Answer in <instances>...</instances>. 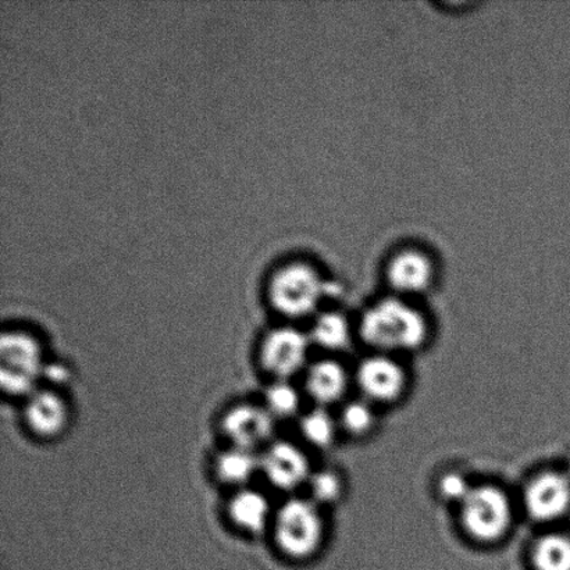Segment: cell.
Returning <instances> with one entry per match:
<instances>
[{
  "label": "cell",
  "mask_w": 570,
  "mask_h": 570,
  "mask_svg": "<svg viewBox=\"0 0 570 570\" xmlns=\"http://www.w3.org/2000/svg\"><path fill=\"white\" fill-rule=\"evenodd\" d=\"M433 264L417 250H405L396 255L389 266V282L396 293L419 294L433 282Z\"/></svg>",
  "instance_id": "7c38bea8"
},
{
  "label": "cell",
  "mask_w": 570,
  "mask_h": 570,
  "mask_svg": "<svg viewBox=\"0 0 570 570\" xmlns=\"http://www.w3.org/2000/svg\"><path fill=\"white\" fill-rule=\"evenodd\" d=\"M266 410L273 416L289 417L299 411L301 399L293 385L285 380H278L266 391Z\"/></svg>",
  "instance_id": "ffe728a7"
},
{
  "label": "cell",
  "mask_w": 570,
  "mask_h": 570,
  "mask_svg": "<svg viewBox=\"0 0 570 570\" xmlns=\"http://www.w3.org/2000/svg\"><path fill=\"white\" fill-rule=\"evenodd\" d=\"M261 469L275 488L293 491L309 482L312 476L309 461L304 452L293 443L278 441L266 450L261 458Z\"/></svg>",
  "instance_id": "9c48e42d"
},
{
  "label": "cell",
  "mask_w": 570,
  "mask_h": 570,
  "mask_svg": "<svg viewBox=\"0 0 570 570\" xmlns=\"http://www.w3.org/2000/svg\"><path fill=\"white\" fill-rule=\"evenodd\" d=\"M534 570H570V538L562 533L541 535L532 551Z\"/></svg>",
  "instance_id": "2e32d148"
},
{
  "label": "cell",
  "mask_w": 570,
  "mask_h": 570,
  "mask_svg": "<svg viewBox=\"0 0 570 570\" xmlns=\"http://www.w3.org/2000/svg\"><path fill=\"white\" fill-rule=\"evenodd\" d=\"M223 430L234 446L255 452L275 432V416L265 407L238 405L223 419Z\"/></svg>",
  "instance_id": "30bf717a"
},
{
  "label": "cell",
  "mask_w": 570,
  "mask_h": 570,
  "mask_svg": "<svg viewBox=\"0 0 570 570\" xmlns=\"http://www.w3.org/2000/svg\"><path fill=\"white\" fill-rule=\"evenodd\" d=\"M360 335L379 354L389 355L421 348L426 343L429 327L415 307L400 298H385L363 313Z\"/></svg>",
  "instance_id": "6da1fadb"
},
{
  "label": "cell",
  "mask_w": 570,
  "mask_h": 570,
  "mask_svg": "<svg viewBox=\"0 0 570 570\" xmlns=\"http://www.w3.org/2000/svg\"><path fill=\"white\" fill-rule=\"evenodd\" d=\"M311 338L299 330L282 327L266 335L261 348V362L266 372L287 380L305 366Z\"/></svg>",
  "instance_id": "52a82bcc"
},
{
  "label": "cell",
  "mask_w": 570,
  "mask_h": 570,
  "mask_svg": "<svg viewBox=\"0 0 570 570\" xmlns=\"http://www.w3.org/2000/svg\"><path fill=\"white\" fill-rule=\"evenodd\" d=\"M28 428L43 439L58 438L69 423V407L53 391H33L24 412Z\"/></svg>",
  "instance_id": "8fae6325"
},
{
  "label": "cell",
  "mask_w": 570,
  "mask_h": 570,
  "mask_svg": "<svg viewBox=\"0 0 570 570\" xmlns=\"http://www.w3.org/2000/svg\"><path fill=\"white\" fill-rule=\"evenodd\" d=\"M524 508L535 522H556L570 512V478L567 472L539 473L527 484Z\"/></svg>",
  "instance_id": "8992f818"
},
{
  "label": "cell",
  "mask_w": 570,
  "mask_h": 570,
  "mask_svg": "<svg viewBox=\"0 0 570 570\" xmlns=\"http://www.w3.org/2000/svg\"><path fill=\"white\" fill-rule=\"evenodd\" d=\"M306 391L318 406H327L343 399L348 376L341 363L324 360L313 363L306 373Z\"/></svg>",
  "instance_id": "4fadbf2b"
},
{
  "label": "cell",
  "mask_w": 570,
  "mask_h": 570,
  "mask_svg": "<svg viewBox=\"0 0 570 570\" xmlns=\"http://www.w3.org/2000/svg\"><path fill=\"white\" fill-rule=\"evenodd\" d=\"M323 294L321 276L304 264L284 266L275 273L269 284L272 305L288 317L309 315L316 309Z\"/></svg>",
  "instance_id": "5b68a950"
},
{
  "label": "cell",
  "mask_w": 570,
  "mask_h": 570,
  "mask_svg": "<svg viewBox=\"0 0 570 570\" xmlns=\"http://www.w3.org/2000/svg\"><path fill=\"white\" fill-rule=\"evenodd\" d=\"M356 384L368 402H394L404 393L406 374L393 357L377 354L366 357L356 368Z\"/></svg>",
  "instance_id": "ba28073f"
},
{
  "label": "cell",
  "mask_w": 570,
  "mask_h": 570,
  "mask_svg": "<svg viewBox=\"0 0 570 570\" xmlns=\"http://www.w3.org/2000/svg\"><path fill=\"white\" fill-rule=\"evenodd\" d=\"M376 423L371 402L366 400L351 401L341 412L340 424L351 435H365Z\"/></svg>",
  "instance_id": "d6986e66"
},
{
  "label": "cell",
  "mask_w": 570,
  "mask_h": 570,
  "mask_svg": "<svg viewBox=\"0 0 570 570\" xmlns=\"http://www.w3.org/2000/svg\"><path fill=\"white\" fill-rule=\"evenodd\" d=\"M41 344L31 334L3 333L0 338V379L6 394L31 395L43 373Z\"/></svg>",
  "instance_id": "3957f363"
},
{
  "label": "cell",
  "mask_w": 570,
  "mask_h": 570,
  "mask_svg": "<svg viewBox=\"0 0 570 570\" xmlns=\"http://www.w3.org/2000/svg\"><path fill=\"white\" fill-rule=\"evenodd\" d=\"M351 340L350 323L337 312L322 313L313 323L311 341L323 350L344 351L351 345Z\"/></svg>",
  "instance_id": "9a60e30c"
},
{
  "label": "cell",
  "mask_w": 570,
  "mask_h": 570,
  "mask_svg": "<svg viewBox=\"0 0 570 570\" xmlns=\"http://www.w3.org/2000/svg\"><path fill=\"white\" fill-rule=\"evenodd\" d=\"M511 501L495 485L473 488L461 502V522L469 538L482 544L500 541L512 524Z\"/></svg>",
  "instance_id": "7a4b0ae2"
},
{
  "label": "cell",
  "mask_w": 570,
  "mask_h": 570,
  "mask_svg": "<svg viewBox=\"0 0 570 570\" xmlns=\"http://www.w3.org/2000/svg\"><path fill=\"white\" fill-rule=\"evenodd\" d=\"M259 468L261 460L254 451L237 449V446L223 452L216 461L217 476L228 484L247 483Z\"/></svg>",
  "instance_id": "e0dca14e"
},
{
  "label": "cell",
  "mask_w": 570,
  "mask_h": 570,
  "mask_svg": "<svg viewBox=\"0 0 570 570\" xmlns=\"http://www.w3.org/2000/svg\"><path fill=\"white\" fill-rule=\"evenodd\" d=\"M312 501L315 504H333L343 493V484L334 472L322 471L309 479Z\"/></svg>",
  "instance_id": "44dd1931"
},
{
  "label": "cell",
  "mask_w": 570,
  "mask_h": 570,
  "mask_svg": "<svg viewBox=\"0 0 570 570\" xmlns=\"http://www.w3.org/2000/svg\"><path fill=\"white\" fill-rule=\"evenodd\" d=\"M275 538L278 549L296 560H304L321 549L324 524L317 504L293 499L277 513Z\"/></svg>",
  "instance_id": "277c9868"
},
{
  "label": "cell",
  "mask_w": 570,
  "mask_h": 570,
  "mask_svg": "<svg viewBox=\"0 0 570 570\" xmlns=\"http://www.w3.org/2000/svg\"><path fill=\"white\" fill-rule=\"evenodd\" d=\"M299 429L307 443L316 446V449H328L333 445L335 435H337V423L322 406L307 412L302 417Z\"/></svg>",
  "instance_id": "ac0fdd59"
},
{
  "label": "cell",
  "mask_w": 570,
  "mask_h": 570,
  "mask_svg": "<svg viewBox=\"0 0 570 570\" xmlns=\"http://www.w3.org/2000/svg\"><path fill=\"white\" fill-rule=\"evenodd\" d=\"M567 474H568V476L570 478V461H569V463H568V471H567Z\"/></svg>",
  "instance_id": "603a6c76"
},
{
  "label": "cell",
  "mask_w": 570,
  "mask_h": 570,
  "mask_svg": "<svg viewBox=\"0 0 570 570\" xmlns=\"http://www.w3.org/2000/svg\"><path fill=\"white\" fill-rule=\"evenodd\" d=\"M439 489L445 500L462 502L473 488L461 473L451 472L441 478Z\"/></svg>",
  "instance_id": "7402d4cb"
},
{
  "label": "cell",
  "mask_w": 570,
  "mask_h": 570,
  "mask_svg": "<svg viewBox=\"0 0 570 570\" xmlns=\"http://www.w3.org/2000/svg\"><path fill=\"white\" fill-rule=\"evenodd\" d=\"M228 513L239 529L249 533H261L269 521L271 505L264 494L247 489L233 497Z\"/></svg>",
  "instance_id": "5bb4252c"
}]
</instances>
